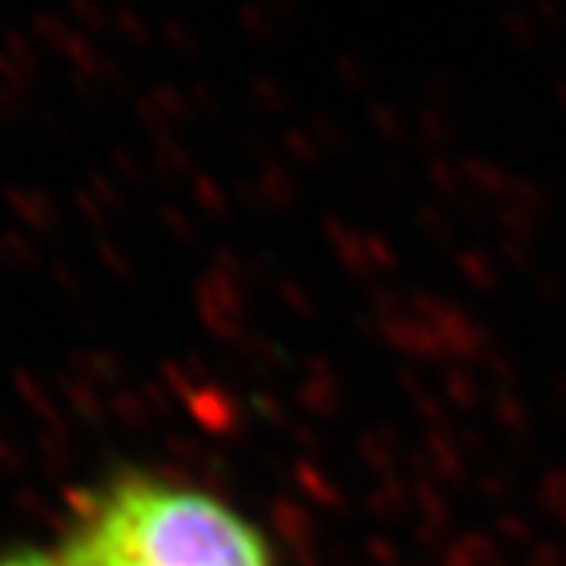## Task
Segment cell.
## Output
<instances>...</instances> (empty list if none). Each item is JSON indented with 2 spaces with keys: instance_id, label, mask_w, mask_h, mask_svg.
<instances>
[{
  "instance_id": "obj_1",
  "label": "cell",
  "mask_w": 566,
  "mask_h": 566,
  "mask_svg": "<svg viewBox=\"0 0 566 566\" xmlns=\"http://www.w3.org/2000/svg\"><path fill=\"white\" fill-rule=\"evenodd\" d=\"M66 554L80 566H274L268 538L233 506L139 472L88 497Z\"/></svg>"
},
{
  "instance_id": "obj_2",
  "label": "cell",
  "mask_w": 566,
  "mask_h": 566,
  "mask_svg": "<svg viewBox=\"0 0 566 566\" xmlns=\"http://www.w3.org/2000/svg\"><path fill=\"white\" fill-rule=\"evenodd\" d=\"M0 566H80L70 554H48V551H13L3 554Z\"/></svg>"
}]
</instances>
